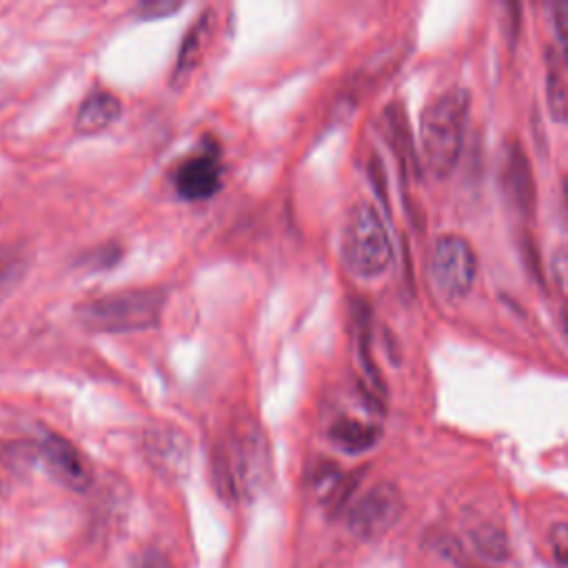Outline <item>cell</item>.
<instances>
[{"label": "cell", "mask_w": 568, "mask_h": 568, "mask_svg": "<svg viewBox=\"0 0 568 568\" xmlns=\"http://www.w3.org/2000/svg\"><path fill=\"white\" fill-rule=\"evenodd\" d=\"M213 477L222 497L255 499L273 477L271 446L251 417L235 422L213 459Z\"/></svg>", "instance_id": "obj_1"}, {"label": "cell", "mask_w": 568, "mask_h": 568, "mask_svg": "<svg viewBox=\"0 0 568 568\" xmlns=\"http://www.w3.org/2000/svg\"><path fill=\"white\" fill-rule=\"evenodd\" d=\"M166 291L160 286L122 288L82 302L75 308L78 322L93 333H133L160 322Z\"/></svg>", "instance_id": "obj_2"}, {"label": "cell", "mask_w": 568, "mask_h": 568, "mask_svg": "<svg viewBox=\"0 0 568 568\" xmlns=\"http://www.w3.org/2000/svg\"><path fill=\"white\" fill-rule=\"evenodd\" d=\"M468 113V93L459 87L433 98L422 118V149L433 178H448L459 160L464 124Z\"/></svg>", "instance_id": "obj_3"}, {"label": "cell", "mask_w": 568, "mask_h": 568, "mask_svg": "<svg viewBox=\"0 0 568 568\" xmlns=\"http://www.w3.org/2000/svg\"><path fill=\"white\" fill-rule=\"evenodd\" d=\"M342 257L346 268L362 280L384 275L393 262V244L386 224L377 209L366 200L355 202L346 215Z\"/></svg>", "instance_id": "obj_4"}, {"label": "cell", "mask_w": 568, "mask_h": 568, "mask_svg": "<svg viewBox=\"0 0 568 568\" xmlns=\"http://www.w3.org/2000/svg\"><path fill=\"white\" fill-rule=\"evenodd\" d=\"M430 277L439 295L462 300L475 284L477 257L468 240L448 233L437 237L430 251Z\"/></svg>", "instance_id": "obj_5"}, {"label": "cell", "mask_w": 568, "mask_h": 568, "mask_svg": "<svg viewBox=\"0 0 568 568\" xmlns=\"http://www.w3.org/2000/svg\"><path fill=\"white\" fill-rule=\"evenodd\" d=\"M404 515V495L390 481L371 486L346 513V528L353 537L371 541L386 535Z\"/></svg>", "instance_id": "obj_6"}, {"label": "cell", "mask_w": 568, "mask_h": 568, "mask_svg": "<svg viewBox=\"0 0 568 568\" xmlns=\"http://www.w3.org/2000/svg\"><path fill=\"white\" fill-rule=\"evenodd\" d=\"M38 453L49 473L71 490H87L93 475L84 455L64 437L44 433L38 442Z\"/></svg>", "instance_id": "obj_7"}, {"label": "cell", "mask_w": 568, "mask_h": 568, "mask_svg": "<svg viewBox=\"0 0 568 568\" xmlns=\"http://www.w3.org/2000/svg\"><path fill=\"white\" fill-rule=\"evenodd\" d=\"M501 175L508 200L521 215H530L535 211V180L528 155L517 140H510L506 144Z\"/></svg>", "instance_id": "obj_8"}, {"label": "cell", "mask_w": 568, "mask_h": 568, "mask_svg": "<svg viewBox=\"0 0 568 568\" xmlns=\"http://www.w3.org/2000/svg\"><path fill=\"white\" fill-rule=\"evenodd\" d=\"M222 184V169L213 153H200L184 160L175 173L178 195L184 200L211 197Z\"/></svg>", "instance_id": "obj_9"}, {"label": "cell", "mask_w": 568, "mask_h": 568, "mask_svg": "<svg viewBox=\"0 0 568 568\" xmlns=\"http://www.w3.org/2000/svg\"><path fill=\"white\" fill-rule=\"evenodd\" d=\"M120 115V100L106 89H95L91 91L78 113H75V131L82 135H93L104 131L115 118Z\"/></svg>", "instance_id": "obj_10"}, {"label": "cell", "mask_w": 568, "mask_h": 568, "mask_svg": "<svg viewBox=\"0 0 568 568\" xmlns=\"http://www.w3.org/2000/svg\"><path fill=\"white\" fill-rule=\"evenodd\" d=\"M331 439L335 442V446H339L346 453H364L368 448H373L379 437H382V428L371 424V422H362L355 417H339L331 430H328Z\"/></svg>", "instance_id": "obj_11"}, {"label": "cell", "mask_w": 568, "mask_h": 568, "mask_svg": "<svg viewBox=\"0 0 568 568\" xmlns=\"http://www.w3.org/2000/svg\"><path fill=\"white\" fill-rule=\"evenodd\" d=\"M29 268V251L22 244L0 246V302H4L13 288L22 282Z\"/></svg>", "instance_id": "obj_12"}, {"label": "cell", "mask_w": 568, "mask_h": 568, "mask_svg": "<svg viewBox=\"0 0 568 568\" xmlns=\"http://www.w3.org/2000/svg\"><path fill=\"white\" fill-rule=\"evenodd\" d=\"M468 539L473 548L486 559H504L508 555V537L493 521H477L468 530Z\"/></svg>", "instance_id": "obj_13"}, {"label": "cell", "mask_w": 568, "mask_h": 568, "mask_svg": "<svg viewBox=\"0 0 568 568\" xmlns=\"http://www.w3.org/2000/svg\"><path fill=\"white\" fill-rule=\"evenodd\" d=\"M144 446L153 462L164 464L169 468L184 462V439L175 430H153L149 433Z\"/></svg>", "instance_id": "obj_14"}, {"label": "cell", "mask_w": 568, "mask_h": 568, "mask_svg": "<svg viewBox=\"0 0 568 568\" xmlns=\"http://www.w3.org/2000/svg\"><path fill=\"white\" fill-rule=\"evenodd\" d=\"M209 29H211V13H202L197 18V22L189 29L182 47H180V53H178V64H175V75H184L189 73V69H193V64L197 62L200 53H202V44H204V38L209 36Z\"/></svg>", "instance_id": "obj_15"}, {"label": "cell", "mask_w": 568, "mask_h": 568, "mask_svg": "<svg viewBox=\"0 0 568 568\" xmlns=\"http://www.w3.org/2000/svg\"><path fill=\"white\" fill-rule=\"evenodd\" d=\"M546 98H548L550 115L557 122H566L568 120V82L557 69H550L546 75Z\"/></svg>", "instance_id": "obj_16"}, {"label": "cell", "mask_w": 568, "mask_h": 568, "mask_svg": "<svg viewBox=\"0 0 568 568\" xmlns=\"http://www.w3.org/2000/svg\"><path fill=\"white\" fill-rule=\"evenodd\" d=\"M550 273H552V282L559 291V295L568 302V246H559L555 253H552V260H550Z\"/></svg>", "instance_id": "obj_17"}, {"label": "cell", "mask_w": 568, "mask_h": 568, "mask_svg": "<svg viewBox=\"0 0 568 568\" xmlns=\"http://www.w3.org/2000/svg\"><path fill=\"white\" fill-rule=\"evenodd\" d=\"M552 22H555V31H557V40H559L564 60L568 64V0L552 2Z\"/></svg>", "instance_id": "obj_18"}, {"label": "cell", "mask_w": 568, "mask_h": 568, "mask_svg": "<svg viewBox=\"0 0 568 568\" xmlns=\"http://www.w3.org/2000/svg\"><path fill=\"white\" fill-rule=\"evenodd\" d=\"M182 7V2H173V0H146L138 7V13L142 18H164L169 13H175Z\"/></svg>", "instance_id": "obj_19"}, {"label": "cell", "mask_w": 568, "mask_h": 568, "mask_svg": "<svg viewBox=\"0 0 568 568\" xmlns=\"http://www.w3.org/2000/svg\"><path fill=\"white\" fill-rule=\"evenodd\" d=\"M550 546L559 564L568 566V524H557L550 532Z\"/></svg>", "instance_id": "obj_20"}, {"label": "cell", "mask_w": 568, "mask_h": 568, "mask_svg": "<svg viewBox=\"0 0 568 568\" xmlns=\"http://www.w3.org/2000/svg\"><path fill=\"white\" fill-rule=\"evenodd\" d=\"M135 568H171V564H169V559H166V555L162 550L149 548V550H144L140 555Z\"/></svg>", "instance_id": "obj_21"}, {"label": "cell", "mask_w": 568, "mask_h": 568, "mask_svg": "<svg viewBox=\"0 0 568 568\" xmlns=\"http://www.w3.org/2000/svg\"><path fill=\"white\" fill-rule=\"evenodd\" d=\"M564 202H566V211H568V175L564 178Z\"/></svg>", "instance_id": "obj_22"}]
</instances>
